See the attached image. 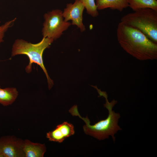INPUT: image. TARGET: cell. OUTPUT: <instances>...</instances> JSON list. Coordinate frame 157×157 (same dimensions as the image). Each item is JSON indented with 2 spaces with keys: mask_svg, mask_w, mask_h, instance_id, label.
I'll return each mask as SVG.
<instances>
[{
  "mask_svg": "<svg viewBox=\"0 0 157 157\" xmlns=\"http://www.w3.org/2000/svg\"><path fill=\"white\" fill-rule=\"evenodd\" d=\"M42 30L43 38L54 40L59 38L63 32L67 29L71 24L65 21L63 12L60 10H54L46 13Z\"/></svg>",
  "mask_w": 157,
  "mask_h": 157,
  "instance_id": "cell-5",
  "label": "cell"
},
{
  "mask_svg": "<svg viewBox=\"0 0 157 157\" xmlns=\"http://www.w3.org/2000/svg\"><path fill=\"white\" fill-rule=\"evenodd\" d=\"M24 140L13 136L0 138V157H25Z\"/></svg>",
  "mask_w": 157,
  "mask_h": 157,
  "instance_id": "cell-6",
  "label": "cell"
},
{
  "mask_svg": "<svg viewBox=\"0 0 157 157\" xmlns=\"http://www.w3.org/2000/svg\"><path fill=\"white\" fill-rule=\"evenodd\" d=\"M129 7L134 11L144 8L157 11V0H129Z\"/></svg>",
  "mask_w": 157,
  "mask_h": 157,
  "instance_id": "cell-12",
  "label": "cell"
},
{
  "mask_svg": "<svg viewBox=\"0 0 157 157\" xmlns=\"http://www.w3.org/2000/svg\"><path fill=\"white\" fill-rule=\"evenodd\" d=\"M96 89L99 96H103L105 98L106 102L104 104V106L108 111V116L106 119L100 120L94 124L91 125L87 117L85 118L81 116L78 112L76 105L71 107L69 110V112L72 116H78L84 122L85 124L83 126V131L86 134L99 140L108 138L110 135H111L115 142V134L118 131L122 130L118 124L120 115L112 110L113 108L117 103V101L113 100L109 102L106 93L105 92L101 91L97 88Z\"/></svg>",
  "mask_w": 157,
  "mask_h": 157,
  "instance_id": "cell-2",
  "label": "cell"
},
{
  "mask_svg": "<svg viewBox=\"0 0 157 157\" xmlns=\"http://www.w3.org/2000/svg\"><path fill=\"white\" fill-rule=\"evenodd\" d=\"M74 133L73 124L65 122L57 125L53 131L47 133L46 137L50 141L61 143Z\"/></svg>",
  "mask_w": 157,
  "mask_h": 157,
  "instance_id": "cell-8",
  "label": "cell"
},
{
  "mask_svg": "<svg viewBox=\"0 0 157 157\" xmlns=\"http://www.w3.org/2000/svg\"></svg>",
  "mask_w": 157,
  "mask_h": 157,
  "instance_id": "cell-15",
  "label": "cell"
},
{
  "mask_svg": "<svg viewBox=\"0 0 157 157\" xmlns=\"http://www.w3.org/2000/svg\"><path fill=\"white\" fill-rule=\"evenodd\" d=\"M23 149L25 157H43L46 150L44 144L33 142L28 139L24 140Z\"/></svg>",
  "mask_w": 157,
  "mask_h": 157,
  "instance_id": "cell-9",
  "label": "cell"
},
{
  "mask_svg": "<svg viewBox=\"0 0 157 157\" xmlns=\"http://www.w3.org/2000/svg\"><path fill=\"white\" fill-rule=\"evenodd\" d=\"M117 41L127 53L140 60L157 58V43L138 30L122 22L117 30Z\"/></svg>",
  "mask_w": 157,
  "mask_h": 157,
  "instance_id": "cell-1",
  "label": "cell"
},
{
  "mask_svg": "<svg viewBox=\"0 0 157 157\" xmlns=\"http://www.w3.org/2000/svg\"><path fill=\"white\" fill-rule=\"evenodd\" d=\"M121 21L140 31L157 43V11L149 8L139 9L125 15Z\"/></svg>",
  "mask_w": 157,
  "mask_h": 157,
  "instance_id": "cell-4",
  "label": "cell"
},
{
  "mask_svg": "<svg viewBox=\"0 0 157 157\" xmlns=\"http://www.w3.org/2000/svg\"><path fill=\"white\" fill-rule=\"evenodd\" d=\"M97 10L109 8L120 12L129 7V0H95Z\"/></svg>",
  "mask_w": 157,
  "mask_h": 157,
  "instance_id": "cell-10",
  "label": "cell"
},
{
  "mask_svg": "<svg viewBox=\"0 0 157 157\" xmlns=\"http://www.w3.org/2000/svg\"><path fill=\"white\" fill-rule=\"evenodd\" d=\"M16 18L8 21L4 24L0 26V44L3 41V38L6 32L12 26L16 19Z\"/></svg>",
  "mask_w": 157,
  "mask_h": 157,
  "instance_id": "cell-14",
  "label": "cell"
},
{
  "mask_svg": "<svg viewBox=\"0 0 157 157\" xmlns=\"http://www.w3.org/2000/svg\"><path fill=\"white\" fill-rule=\"evenodd\" d=\"M53 41L54 40L52 38H43L40 42L33 44L22 39H17L13 44L11 52L12 56L23 54L28 57L29 63L25 69L28 73L31 72L33 63L39 65L46 75L49 89L52 87L53 83L49 77L44 65L42 55L44 50L48 48Z\"/></svg>",
  "mask_w": 157,
  "mask_h": 157,
  "instance_id": "cell-3",
  "label": "cell"
},
{
  "mask_svg": "<svg viewBox=\"0 0 157 157\" xmlns=\"http://www.w3.org/2000/svg\"><path fill=\"white\" fill-rule=\"evenodd\" d=\"M86 8L87 13L93 17H96L99 13L95 0H80Z\"/></svg>",
  "mask_w": 157,
  "mask_h": 157,
  "instance_id": "cell-13",
  "label": "cell"
},
{
  "mask_svg": "<svg viewBox=\"0 0 157 157\" xmlns=\"http://www.w3.org/2000/svg\"><path fill=\"white\" fill-rule=\"evenodd\" d=\"M18 94L15 88H0V104L4 106L11 105L15 100Z\"/></svg>",
  "mask_w": 157,
  "mask_h": 157,
  "instance_id": "cell-11",
  "label": "cell"
},
{
  "mask_svg": "<svg viewBox=\"0 0 157 157\" xmlns=\"http://www.w3.org/2000/svg\"><path fill=\"white\" fill-rule=\"evenodd\" d=\"M84 6L80 0H75L73 3H68L63 12L65 21H72L71 24L76 26L82 32L85 30L83 23V14Z\"/></svg>",
  "mask_w": 157,
  "mask_h": 157,
  "instance_id": "cell-7",
  "label": "cell"
}]
</instances>
